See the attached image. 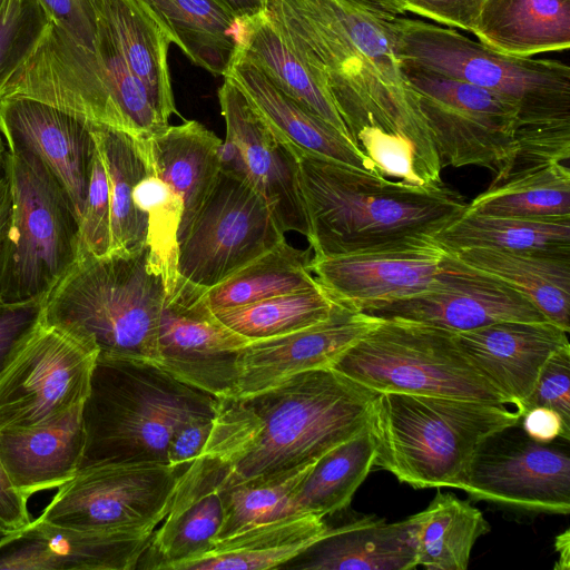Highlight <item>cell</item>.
<instances>
[{"mask_svg":"<svg viewBox=\"0 0 570 570\" xmlns=\"http://www.w3.org/2000/svg\"><path fill=\"white\" fill-rule=\"evenodd\" d=\"M265 13L325 79L355 147L367 134L405 139L441 180L434 140L393 50V17L347 0H267Z\"/></svg>","mask_w":570,"mask_h":570,"instance_id":"cell-1","label":"cell"},{"mask_svg":"<svg viewBox=\"0 0 570 570\" xmlns=\"http://www.w3.org/2000/svg\"><path fill=\"white\" fill-rule=\"evenodd\" d=\"M377 396L334 368L323 367L250 395L218 399L202 453L227 466L228 481L315 463L368 426Z\"/></svg>","mask_w":570,"mask_h":570,"instance_id":"cell-2","label":"cell"},{"mask_svg":"<svg viewBox=\"0 0 570 570\" xmlns=\"http://www.w3.org/2000/svg\"><path fill=\"white\" fill-rule=\"evenodd\" d=\"M296 157L313 258L433 237L468 206L443 181L414 186L308 154Z\"/></svg>","mask_w":570,"mask_h":570,"instance_id":"cell-3","label":"cell"},{"mask_svg":"<svg viewBox=\"0 0 570 570\" xmlns=\"http://www.w3.org/2000/svg\"><path fill=\"white\" fill-rule=\"evenodd\" d=\"M218 397L180 381L155 362L97 356L82 409L79 469L116 463H168L174 431L214 416Z\"/></svg>","mask_w":570,"mask_h":570,"instance_id":"cell-4","label":"cell"},{"mask_svg":"<svg viewBox=\"0 0 570 570\" xmlns=\"http://www.w3.org/2000/svg\"><path fill=\"white\" fill-rule=\"evenodd\" d=\"M166 295L165 277L147 245L82 255L42 297L40 318L91 344L99 355L157 363Z\"/></svg>","mask_w":570,"mask_h":570,"instance_id":"cell-5","label":"cell"},{"mask_svg":"<svg viewBox=\"0 0 570 570\" xmlns=\"http://www.w3.org/2000/svg\"><path fill=\"white\" fill-rule=\"evenodd\" d=\"M520 417L502 403L380 393L370 420L374 466L416 489L462 490L479 445Z\"/></svg>","mask_w":570,"mask_h":570,"instance_id":"cell-6","label":"cell"},{"mask_svg":"<svg viewBox=\"0 0 570 570\" xmlns=\"http://www.w3.org/2000/svg\"><path fill=\"white\" fill-rule=\"evenodd\" d=\"M400 63L493 90L519 108L517 144L570 135V68L551 59L495 51L450 27L417 19H391Z\"/></svg>","mask_w":570,"mask_h":570,"instance_id":"cell-7","label":"cell"},{"mask_svg":"<svg viewBox=\"0 0 570 570\" xmlns=\"http://www.w3.org/2000/svg\"><path fill=\"white\" fill-rule=\"evenodd\" d=\"M11 212L0 272V304L42 297L77 258L79 218L58 179L35 155H6Z\"/></svg>","mask_w":570,"mask_h":570,"instance_id":"cell-8","label":"cell"},{"mask_svg":"<svg viewBox=\"0 0 570 570\" xmlns=\"http://www.w3.org/2000/svg\"><path fill=\"white\" fill-rule=\"evenodd\" d=\"M376 393H405L508 404L461 348L455 333L381 320L331 366Z\"/></svg>","mask_w":570,"mask_h":570,"instance_id":"cell-9","label":"cell"},{"mask_svg":"<svg viewBox=\"0 0 570 570\" xmlns=\"http://www.w3.org/2000/svg\"><path fill=\"white\" fill-rule=\"evenodd\" d=\"M434 140L441 167L479 166L505 176L517 153L519 108L493 90L400 63Z\"/></svg>","mask_w":570,"mask_h":570,"instance_id":"cell-10","label":"cell"},{"mask_svg":"<svg viewBox=\"0 0 570 570\" xmlns=\"http://www.w3.org/2000/svg\"><path fill=\"white\" fill-rule=\"evenodd\" d=\"M284 234L265 200L220 170L178 243L177 279L205 292L276 247Z\"/></svg>","mask_w":570,"mask_h":570,"instance_id":"cell-11","label":"cell"},{"mask_svg":"<svg viewBox=\"0 0 570 570\" xmlns=\"http://www.w3.org/2000/svg\"><path fill=\"white\" fill-rule=\"evenodd\" d=\"M187 468L139 462L78 470L58 488L36 520L81 530L153 534L166 517L178 479Z\"/></svg>","mask_w":570,"mask_h":570,"instance_id":"cell-12","label":"cell"},{"mask_svg":"<svg viewBox=\"0 0 570 570\" xmlns=\"http://www.w3.org/2000/svg\"><path fill=\"white\" fill-rule=\"evenodd\" d=\"M98 350L39 321L0 376V429L52 421L83 405Z\"/></svg>","mask_w":570,"mask_h":570,"instance_id":"cell-13","label":"cell"},{"mask_svg":"<svg viewBox=\"0 0 570 570\" xmlns=\"http://www.w3.org/2000/svg\"><path fill=\"white\" fill-rule=\"evenodd\" d=\"M519 422L479 445L462 490L475 500L517 510L568 514L569 441L537 442Z\"/></svg>","mask_w":570,"mask_h":570,"instance_id":"cell-14","label":"cell"},{"mask_svg":"<svg viewBox=\"0 0 570 570\" xmlns=\"http://www.w3.org/2000/svg\"><path fill=\"white\" fill-rule=\"evenodd\" d=\"M218 100L226 127L220 170L245 180L265 200L284 233L296 232L307 238L309 223L296 151L271 130L226 76Z\"/></svg>","mask_w":570,"mask_h":570,"instance_id":"cell-15","label":"cell"},{"mask_svg":"<svg viewBox=\"0 0 570 570\" xmlns=\"http://www.w3.org/2000/svg\"><path fill=\"white\" fill-rule=\"evenodd\" d=\"M203 293L180 279L167 293L158 326L157 364L218 399L235 396L239 354L250 341L225 325Z\"/></svg>","mask_w":570,"mask_h":570,"instance_id":"cell-16","label":"cell"},{"mask_svg":"<svg viewBox=\"0 0 570 570\" xmlns=\"http://www.w3.org/2000/svg\"><path fill=\"white\" fill-rule=\"evenodd\" d=\"M363 313L380 320L426 324L452 333L507 321H548L520 292L448 250L435 282L426 291Z\"/></svg>","mask_w":570,"mask_h":570,"instance_id":"cell-17","label":"cell"},{"mask_svg":"<svg viewBox=\"0 0 570 570\" xmlns=\"http://www.w3.org/2000/svg\"><path fill=\"white\" fill-rule=\"evenodd\" d=\"M445 254L433 237H417L363 252L312 257L311 271L334 301L364 312L426 291Z\"/></svg>","mask_w":570,"mask_h":570,"instance_id":"cell-18","label":"cell"},{"mask_svg":"<svg viewBox=\"0 0 570 570\" xmlns=\"http://www.w3.org/2000/svg\"><path fill=\"white\" fill-rule=\"evenodd\" d=\"M0 135L7 151L30 153L48 167L80 218L96 149L91 128L47 104L4 98L0 99Z\"/></svg>","mask_w":570,"mask_h":570,"instance_id":"cell-19","label":"cell"},{"mask_svg":"<svg viewBox=\"0 0 570 570\" xmlns=\"http://www.w3.org/2000/svg\"><path fill=\"white\" fill-rule=\"evenodd\" d=\"M380 321L337 303L322 322L288 334L250 341L239 354L235 396L261 392L302 372L331 367Z\"/></svg>","mask_w":570,"mask_h":570,"instance_id":"cell-20","label":"cell"},{"mask_svg":"<svg viewBox=\"0 0 570 570\" xmlns=\"http://www.w3.org/2000/svg\"><path fill=\"white\" fill-rule=\"evenodd\" d=\"M227 466L200 453L180 474L170 508L136 569L179 570L217 540L224 521Z\"/></svg>","mask_w":570,"mask_h":570,"instance_id":"cell-21","label":"cell"},{"mask_svg":"<svg viewBox=\"0 0 570 570\" xmlns=\"http://www.w3.org/2000/svg\"><path fill=\"white\" fill-rule=\"evenodd\" d=\"M151 534L37 520L0 543V570H134Z\"/></svg>","mask_w":570,"mask_h":570,"instance_id":"cell-22","label":"cell"},{"mask_svg":"<svg viewBox=\"0 0 570 570\" xmlns=\"http://www.w3.org/2000/svg\"><path fill=\"white\" fill-rule=\"evenodd\" d=\"M479 372L521 414L548 358L569 345L568 333L549 321H507L455 333Z\"/></svg>","mask_w":570,"mask_h":570,"instance_id":"cell-23","label":"cell"},{"mask_svg":"<svg viewBox=\"0 0 570 570\" xmlns=\"http://www.w3.org/2000/svg\"><path fill=\"white\" fill-rule=\"evenodd\" d=\"M225 76L240 89L271 130L293 150L381 176L347 137L284 94L242 52H236Z\"/></svg>","mask_w":570,"mask_h":570,"instance_id":"cell-24","label":"cell"},{"mask_svg":"<svg viewBox=\"0 0 570 570\" xmlns=\"http://www.w3.org/2000/svg\"><path fill=\"white\" fill-rule=\"evenodd\" d=\"M82 409L38 425L0 429V458L27 499L59 488L77 473L85 446Z\"/></svg>","mask_w":570,"mask_h":570,"instance_id":"cell-25","label":"cell"},{"mask_svg":"<svg viewBox=\"0 0 570 570\" xmlns=\"http://www.w3.org/2000/svg\"><path fill=\"white\" fill-rule=\"evenodd\" d=\"M139 141L148 168L181 203L179 243L217 180L223 140L200 122L187 120Z\"/></svg>","mask_w":570,"mask_h":570,"instance_id":"cell-26","label":"cell"},{"mask_svg":"<svg viewBox=\"0 0 570 570\" xmlns=\"http://www.w3.org/2000/svg\"><path fill=\"white\" fill-rule=\"evenodd\" d=\"M295 559L302 570H411L417 564L414 514L389 523L364 517L327 529Z\"/></svg>","mask_w":570,"mask_h":570,"instance_id":"cell-27","label":"cell"},{"mask_svg":"<svg viewBox=\"0 0 570 570\" xmlns=\"http://www.w3.org/2000/svg\"><path fill=\"white\" fill-rule=\"evenodd\" d=\"M183 53L225 76L245 36L244 19L218 0H139Z\"/></svg>","mask_w":570,"mask_h":570,"instance_id":"cell-28","label":"cell"},{"mask_svg":"<svg viewBox=\"0 0 570 570\" xmlns=\"http://www.w3.org/2000/svg\"><path fill=\"white\" fill-rule=\"evenodd\" d=\"M471 32L509 56L562 51L570 47V0H485Z\"/></svg>","mask_w":570,"mask_h":570,"instance_id":"cell-29","label":"cell"},{"mask_svg":"<svg viewBox=\"0 0 570 570\" xmlns=\"http://www.w3.org/2000/svg\"><path fill=\"white\" fill-rule=\"evenodd\" d=\"M322 517L292 514L216 540L179 570H265L294 560L324 535Z\"/></svg>","mask_w":570,"mask_h":570,"instance_id":"cell-30","label":"cell"},{"mask_svg":"<svg viewBox=\"0 0 570 570\" xmlns=\"http://www.w3.org/2000/svg\"><path fill=\"white\" fill-rule=\"evenodd\" d=\"M94 7L160 112L167 119L177 114L168 67L171 40L161 26L139 0H95Z\"/></svg>","mask_w":570,"mask_h":570,"instance_id":"cell-31","label":"cell"},{"mask_svg":"<svg viewBox=\"0 0 570 570\" xmlns=\"http://www.w3.org/2000/svg\"><path fill=\"white\" fill-rule=\"evenodd\" d=\"M244 22L245 36L238 51L284 94L352 141L325 79L289 46L265 11Z\"/></svg>","mask_w":570,"mask_h":570,"instance_id":"cell-32","label":"cell"},{"mask_svg":"<svg viewBox=\"0 0 570 570\" xmlns=\"http://www.w3.org/2000/svg\"><path fill=\"white\" fill-rule=\"evenodd\" d=\"M451 253L520 292L549 322L569 333L570 256L491 248H463Z\"/></svg>","mask_w":570,"mask_h":570,"instance_id":"cell-33","label":"cell"},{"mask_svg":"<svg viewBox=\"0 0 570 570\" xmlns=\"http://www.w3.org/2000/svg\"><path fill=\"white\" fill-rule=\"evenodd\" d=\"M433 239L449 252L491 248L570 256V217L531 219L464 210Z\"/></svg>","mask_w":570,"mask_h":570,"instance_id":"cell-34","label":"cell"},{"mask_svg":"<svg viewBox=\"0 0 570 570\" xmlns=\"http://www.w3.org/2000/svg\"><path fill=\"white\" fill-rule=\"evenodd\" d=\"M91 131L109 183L108 254L137 250L147 245V218L136 209L132 200L135 185L148 171L140 141L126 132L108 128Z\"/></svg>","mask_w":570,"mask_h":570,"instance_id":"cell-35","label":"cell"},{"mask_svg":"<svg viewBox=\"0 0 570 570\" xmlns=\"http://www.w3.org/2000/svg\"><path fill=\"white\" fill-rule=\"evenodd\" d=\"M375 444L370 424L325 453L297 487L288 515L325 517L346 508L374 466Z\"/></svg>","mask_w":570,"mask_h":570,"instance_id":"cell-36","label":"cell"},{"mask_svg":"<svg viewBox=\"0 0 570 570\" xmlns=\"http://www.w3.org/2000/svg\"><path fill=\"white\" fill-rule=\"evenodd\" d=\"M414 518L417 564L429 570H465L476 540L491 530L480 510L452 493L438 492Z\"/></svg>","mask_w":570,"mask_h":570,"instance_id":"cell-37","label":"cell"},{"mask_svg":"<svg viewBox=\"0 0 570 570\" xmlns=\"http://www.w3.org/2000/svg\"><path fill=\"white\" fill-rule=\"evenodd\" d=\"M309 252L311 247L299 249L285 239L205 291L203 299L215 312L316 286L318 283L311 271Z\"/></svg>","mask_w":570,"mask_h":570,"instance_id":"cell-38","label":"cell"},{"mask_svg":"<svg viewBox=\"0 0 570 570\" xmlns=\"http://www.w3.org/2000/svg\"><path fill=\"white\" fill-rule=\"evenodd\" d=\"M466 212L531 219L570 217V169L554 163L523 170L492 184Z\"/></svg>","mask_w":570,"mask_h":570,"instance_id":"cell-39","label":"cell"},{"mask_svg":"<svg viewBox=\"0 0 570 570\" xmlns=\"http://www.w3.org/2000/svg\"><path fill=\"white\" fill-rule=\"evenodd\" d=\"M337 302L320 285L269 297L215 315L249 341L288 334L326 320Z\"/></svg>","mask_w":570,"mask_h":570,"instance_id":"cell-40","label":"cell"},{"mask_svg":"<svg viewBox=\"0 0 570 570\" xmlns=\"http://www.w3.org/2000/svg\"><path fill=\"white\" fill-rule=\"evenodd\" d=\"M315 463L264 478L228 481L226 476L224 521L217 540L288 515L294 492Z\"/></svg>","mask_w":570,"mask_h":570,"instance_id":"cell-41","label":"cell"},{"mask_svg":"<svg viewBox=\"0 0 570 570\" xmlns=\"http://www.w3.org/2000/svg\"><path fill=\"white\" fill-rule=\"evenodd\" d=\"M136 209L147 218V246L153 261L163 272L167 293L178 278V232L181 203L168 185L149 168L132 190Z\"/></svg>","mask_w":570,"mask_h":570,"instance_id":"cell-42","label":"cell"},{"mask_svg":"<svg viewBox=\"0 0 570 570\" xmlns=\"http://www.w3.org/2000/svg\"><path fill=\"white\" fill-rule=\"evenodd\" d=\"M109 249V183L104 160L96 146L87 197L79 218L77 256H105Z\"/></svg>","mask_w":570,"mask_h":570,"instance_id":"cell-43","label":"cell"},{"mask_svg":"<svg viewBox=\"0 0 570 570\" xmlns=\"http://www.w3.org/2000/svg\"><path fill=\"white\" fill-rule=\"evenodd\" d=\"M50 22L38 0H22L0 26V88L32 50Z\"/></svg>","mask_w":570,"mask_h":570,"instance_id":"cell-44","label":"cell"},{"mask_svg":"<svg viewBox=\"0 0 570 570\" xmlns=\"http://www.w3.org/2000/svg\"><path fill=\"white\" fill-rule=\"evenodd\" d=\"M533 406L554 410L570 428V344L558 348L544 363L521 415Z\"/></svg>","mask_w":570,"mask_h":570,"instance_id":"cell-45","label":"cell"},{"mask_svg":"<svg viewBox=\"0 0 570 570\" xmlns=\"http://www.w3.org/2000/svg\"><path fill=\"white\" fill-rule=\"evenodd\" d=\"M42 299L0 304V376L39 323Z\"/></svg>","mask_w":570,"mask_h":570,"instance_id":"cell-46","label":"cell"},{"mask_svg":"<svg viewBox=\"0 0 570 570\" xmlns=\"http://www.w3.org/2000/svg\"><path fill=\"white\" fill-rule=\"evenodd\" d=\"M404 12L470 31L485 0H399Z\"/></svg>","mask_w":570,"mask_h":570,"instance_id":"cell-47","label":"cell"},{"mask_svg":"<svg viewBox=\"0 0 570 570\" xmlns=\"http://www.w3.org/2000/svg\"><path fill=\"white\" fill-rule=\"evenodd\" d=\"M50 20L94 49L96 37L95 0H38Z\"/></svg>","mask_w":570,"mask_h":570,"instance_id":"cell-48","label":"cell"},{"mask_svg":"<svg viewBox=\"0 0 570 570\" xmlns=\"http://www.w3.org/2000/svg\"><path fill=\"white\" fill-rule=\"evenodd\" d=\"M214 416L190 419L174 431L167 449L170 465L187 468L202 453L209 436Z\"/></svg>","mask_w":570,"mask_h":570,"instance_id":"cell-49","label":"cell"},{"mask_svg":"<svg viewBox=\"0 0 570 570\" xmlns=\"http://www.w3.org/2000/svg\"><path fill=\"white\" fill-rule=\"evenodd\" d=\"M522 431L532 440L550 443L559 439L570 440L568 428L558 412L546 406H533L520 417Z\"/></svg>","mask_w":570,"mask_h":570,"instance_id":"cell-50","label":"cell"},{"mask_svg":"<svg viewBox=\"0 0 570 570\" xmlns=\"http://www.w3.org/2000/svg\"><path fill=\"white\" fill-rule=\"evenodd\" d=\"M28 499L13 485L0 458V525L10 531H20L30 522Z\"/></svg>","mask_w":570,"mask_h":570,"instance_id":"cell-51","label":"cell"},{"mask_svg":"<svg viewBox=\"0 0 570 570\" xmlns=\"http://www.w3.org/2000/svg\"><path fill=\"white\" fill-rule=\"evenodd\" d=\"M11 212L10 185L4 170L0 174V272L4 238L8 229Z\"/></svg>","mask_w":570,"mask_h":570,"instance_id":"cell-52","label":"cell"},{"mask_svg":"<svg viewBox=\"0 0 570 570\" xmlns=\"http://www.w3.org/2000/svg\"><path fill=\"white\" fill-rule=\"evenodd\" d=\"M240 19L253 18L266 9L267 0H218Z\"/></svg>","mask_w":570,"mask_h":570,"instance_id":"cell-53","label":"cell"},{"mask_svg":"<svg viewBox=\"0 0 570 570\" xmlns=\"http://www.w3.org/2000/svg\"><path fill=\"white\" fill-rule=\"evenodd\" d=\"M367 10L391 16L399 17L404 13L399 0H347Z\"/></svg>","mask_w":570,"mask_h":570,"instance_id":"cell-54","label":"cell"},{"mask_svg":"<svg viewBox=\"0 0 570 570\" xmlns=\"http://www.w3.org/2000/svg\"><path fill=\"white\" fill-rule=\"evenodd\" d=\"M556 549L559 552L558 563L554 569L568 570L570 561V534L569 529L559 534L556 539Z\"/></svg>","mask_w":570,"mask_h":570,"instance_id":"cell-55","label":"cell"},{"mask_svg":"<svg viewBox=\"0 0 570 570\" xmlns=\"http://www.w3.org/2000/svg\"><path fill=\"white\" fill-rule=\"evenodd\" d=\"M21 2L22 0H0V26L12 17Z\"/></svg>","mask_w":570,"mask_h":570,"instance_id":"cell-56","label":"cell"},{"mask_svg":"<svg viewBox=\"0 0 570 570\" xmlns=\"http://www.w3.org/2000/svg\"><path fill=\"white\" fill-rule=\"evenodd\" d=\"M6 155H7V147L3 141V138L0 135V174L4 170Z\"/></svg>","mask_w":570,"mask_h":570,"instance_id":"cell-57","label":"cell"},{"mask_svg":"<svg viewBox=\"0 0 570 570\" xmlns=\"http://www.w3.org/2000/svg\"><path fill=\"white\" fill-rule=\"evenodd\" d=\"M18 531H10L0 525V543L17 533Z\"/></svg>","mask_w":570,"mask_h":570,"instance_id":"cell-58","label":"cell"}]
</instances>
